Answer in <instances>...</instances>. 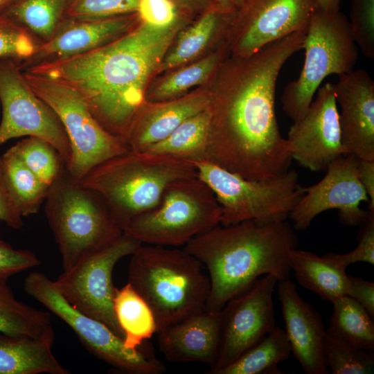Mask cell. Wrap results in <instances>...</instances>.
<instances>
[{
	"label": "cell",
	"instance_id": "6da1fadb",
	"mask_svg": "<svg viewBox=\"0 0 374 374\" xmlns=\"http://www.w3.org/2000/svg\"><path fill=\"white\" fill-rule=\"evenodd\" d=\"M306 28L272 42L244 57L222 93H212L206 160L251 180L280 176L292 160L280 132L275 93L285 62L302 49Z\"/></svg>",
	"mask_w": 374,
	"mask_h": 374
},
{
	"label": "cell",
	"instance_id": "7dc6e473",
	"mask_svg": "<svg viewBox=\"0 0 374 374\" xmlns=\"http://www.w3.org/2000/svg\"><path fill=\"white\" fill-rule=\"evenodd\" d=\"M17 0H0V13L8 8Z\"/></svg>",
	"mask_w": 374,
	"mask_h": 374
},
{
	"label": "cell",
	"instance_id": "3957f363",
	"mask_svg": "<svg viewBox=\"0 0 374 374\" xmlns=\"http://www.w3.org/2000/svg\"><path fill=\"white\" fill-rule=\"evenodd\" d=\"M298 238L287 220H247L219 224L195 236L184 249L207 269L210 294L206 309L219 312L226 303L262 275L290 278V252Z\"/></svg>",
	"mask_w": 374,
	"mask_h": 374
},
{
	"label": "cell",
	"instance_id": "b9f144b4",
	"mask_svg": "<svg viewBox=\"0 0 374 374\" xmlns=\"http://www.w3.org/2000/svg\"><path fill=\"white\" fill-rule=\"evenodd\" d=\"M23 216L12 197L5 181L1 157H0V220L13 229L23 226Z\"/></svg>",
	"mask_w": 374,
	"mask_h": 374
},
{
	"label": "cell",
	"instance_id": "4fadbf2b",
	"mask_svg": "<svg viewBox=\"0 0 374 374\" xmlns=\"http://www.w3.org/2000/svg\"><path fill=\"white\" fill-rule=\"evenodd\" d=\"M0 145L21 136H37L53 145L64 164L71 146L59 118L33 91L26 81L19 60L0 58Z\"/></svg>",
	"mask_w": 374,
	"mask_h": 374
},
{
	"label": "cell",
	"instance_id": "ee69618b",
	"mask_svg": "<svg viewBox=\"0 0 374 374\" xmlns=\"http://www.w3.org/2000/svg\"><path fill=\"white\" fill-rule=\"evenodd\" d=\"M357 176L369 198L368 210L374 212V161L358 159Z\"/></svg>",
	"mask_w": 374,
	"mask_h": 374
},
{
	"label": "cell",
	"instance_id": "e575fe53",
	"mask_svg": "<svg viewBox=\"0 0 374 374\" xmlns=\"http://www.w3.org/2000/svg\"><path fill=\"white\" fill-rule=\"evenodd\" d=\"M324 353L332 374H369L374 371V353L357 349L326 334Z\"/></svg>",
	"mask_w": 374,
	"mask_h": 374
},
{
	"label": "cell",
	"instance_id": "836d02e7",
	"mask_svg": "<svg viewBox=\"0 0 374 374\" xmlns=\"http://www.w3.org/2000/svg\"><path fill=\"white\" fill-rule=\"evenodd\" d=\"M11 148L21 161L48 186L65 165L55 148L37 136H26Z\"/></svg>",
	"mask_w": 374,
	"mask_h": 374
},
{
	"label": "cell",
	"instance_id": "f546056e",
	"mask_svg": "<svg viewBox=\"0 0 374 374\" xmlns=\"http://www.w3.org/2000/svg\"><path fill=\"white\" fill-rule=\"evenodd\" d=\"M211 105L181 123L168 136L145 151L184 158L206 159L207 138L211 121Z\"/></svg>",
	"mask_w": 374,
	"mask_h": 374
},
{
	"label": "cell",
	"instance_id": "30bf717a",
	"mask_svg": "<svg viewBox=\"0 0 374 374\" xmlns=\"http://www.w3.org/2000/svg\"><path fill=\"white\" fill-rule=\"evenodd\" d=\"M23 72L33 91L53 110L64 127L71 150L65 167L73 179L80 181L98 165L130 150L122 138L102 127L75 89L48 78Z\"/></svg>",
	"mask_w": 374,
	"mask_h": 374
},
{
	"label": "cell",
	"instance_id": "cb8c5ba5",
	"mask_svg": "<svg viewBox=\"0 0 374 374\" xmlns=\"http://www.w3.org/2000/svg\"><path fill=\"white\" fill-rule=\"evenodd\" d=\"M290 265L299 283L323 300L332 303L348 296L346 268L326 254L321 257L296 248L290 252Z\"/></svg>",
	"mask_w": 374,
	"mask_h": 374
},
{
	"label": "cell",
	"instance_id": "ba28073f",
	"mask_svg": "<svg viewBox=\"0 0 374 374\" xmlns=\"http://www.w3.org/2000/svg\"><path fill=\"white\" fill-rule=\"evenodd\" d=\"M221 207L198 176L170 184L155 206L132 219L123 233L142 244L179 247L220 223Z\"/></svg>",
	"mask_w": 374,
	"mask_h": 374
},
{
	"label": "cell",
	"instance_id": "9c48e42d",
	"mask_svg": "<svg viewBox=\"0 0 374 374\" xmlns=\"http://www.w3.org/2000/svg\"><path fill=\"white\" fill-rule=\"evenodd\" d=\"M192 162L221 207V225L287 220L305 193L293 169L274 178L251 180L208 160Z\"/></svg>",
	"mask_w": 374,
	"mask_h": 374
},
{
	"label": "cell",
	"instance_id": "f6af8a7d",
	"mask_svg": "<svg viewBox=\"0 0 374 374\" xmlns=\"http://www.w3.org/2000/svg\"><path fill=\"white\" fill-rule=\"evenodd\" d=\"M182 6L191 10H208L225 3L222 0H172Z\"/></svg>",
	"mask_w": 374,
	"mask_h": 374
},
{
	"label": "cell",
	"instance_id": "60d3db41",
	"mask_svg": "<svg viewBox=\"0 0 374 374\" xmlns=\"http://www.w3.org/2000/svg\"><path fill=\"white\" fill-rule=\"evenodd\" d=\"M141 21L159 28L176 24L177 10L172 0H139L137 10Z\"/></svg>",
	"mask_w": 374,
	"mask_h": 374
},
{
	"label": "cell",
	"instance_id": "8992f818",
	"mask_svg": "<svg viewBox=\"0 0 374 374\" xmlns=\"http://www.w3.org/2000/svg\"><path fill=\"white\" fill-rule=\"evenodd\" d=\"M44 203L63 271L123 233L101 196L71 177L65 165L49 186Z\"/></svg>",
	"mask_w": 374,
	"mask_h": 374
},
{
	"label": "cell",
	"instance_id": "4316f807",
	"mask_svg": "<svg viewBox=\"0 0 374 374\" xmlns=\"http://www.w3.org/2000/svg\"><path fill=\"white\" fill-rule=\"evenodd\" d=\"M326 333L352 347L374 353V321L367 310L349 296L332 303Z\"/></svg>",
	"mask_w": 374,
	"mask_h": 374
},
{
	"label": "cell",
	"instance_id": "8d00e7d4",
	"mask_svg": "<svg viewBox=\"0 0 374 374\" xmlns=\"http://www.w3.org/2000/svg\"><path fill=\"white\" fill-rule=\"evenodd\" d=\"M39 44L24 28L0 13V58L28 59Z\"/></svg>",
	"mask_w": 374,
	"mask_h": 374
},
{
	"label": "cell",
	"instance_id": "ac0fdd59",
	"mask_svg": "<svg viewBox=\"0 0 374 374\" xmlns=\"http://www.w3.org/2000/svg\"><path fill=\"white\" fill-rule=\"evenodd\" d=\"M334 84L346 154L374 161V81L364 69L338 76Z\"/></svg>",
	"mask_w": 374,
	"mask_h": 374
},
{
	"label": "cell",
	"instance_id": "7402d4cb",
	"mask_svg": "<svg viewBox=\"0 0 374 374\" xmlns=\"http://www.w3.org/2000/svg\"><path fill=\"white\" fill-rule=\"evenodd\" d=\"M212 98L211 93L201 92L154 103L148 107L144 103L123 139L130 150L145 151L165 139L185 120L208 108Z\"/></svg>",
	"mask_w": 374,
	"mask_h": 374
},
{
	"label": "cell",
	"instance_id": "4dcf8cb0",
	"mask_svg": "<svg viewBox=\"0 0 374 374\" xmlns=\"http://www.w3.org/2000/svg\"><path fill=\"white\" fill-rule=\"evenodd\" d=\"M67 2L68 0H17L1 14L42 43L52 37L64 20Z\"/></svg>",
	"mask_w": 374,
	"mask_h": 374
},
{
	"label": "cell",
	"instance_id": "603a6c76",
	"mask_svg": "<svg viewBox=\"0 0 374 374\" xmlns=\"http://www.w3.org/2000/svg\"><path fill=\"white\" fill-rule=\"evenodd\" d=\"M53 344L0 332V374H69L52 351Z\"/></svg>",
	"mask_w": 374,
	"mask_h": 374
},
{
	"label": "cell",
	"instance_id": "c3c4849f",
	"mask_svg": "<svg viewBox=\"0 0 374 374\" xmlns=\"http://www.w3.org/2000/svg\"><path fill=\"white\" fill-rule=\"evenodd\" d=\"M222 1L231 4L236 8L240 7L244 2V0H222Z\"/></svg>",
	"mask_w": 374,
	"mask_h": 374
},
{
	"label": "cell",
	"instance_id": "7a4b0ae2",
	"mask_svg": "<svg viewBox=\"0 0 374 374\" xmlns=\"http://www.w3.org/2000/svg\"><path fill=\"white\" fill-rule=\"evenodd\" d=\"M178 28L177 22L159 28L141 21L122 36L93 51L24 71L75 89L102 127L123 139L145 103L147 83L159 69Z\"/></svg>",
	"mask_w": 374,
	"mask_h": 374
},
{
	"label": "cell",
	"instance_id": "9a60e30c",
	"mask_svg": "<svg viewBox=\"0 0 374 374\" xmlns=\"http://www.w3.org/2000/svg\"><path fill=\"white\" fill-rule=\"evenodd\" d=\"M358 159L346 154L334 160L320 181L305 187L289 216L294 230L306 229L318 215L332 209L338 211L339 221L347 226H360L366 220L370 211L362 209L360 204L369 203V198L357 176Z\"/></svg>",
	"mask_w": 374,
	"mask_h": 374
},
{
	"label": "cell",
	"instance_id": "44dd1931",
	"mask_svg": "<svg viewBox=\"0 0 374 374\" xmlns=\"http://www.w3.org/2000/svg\"><path fill=\"white\" fill-rule=\"evenodd\" d=\"M220 312L206 308L157 332L160 351L170 362H202L212 368L220 342Z\"/></svg>",
	"mask_w": 374,
	"mask_h": 374
},
{
	"label": "cell",
	"instance_id": "d590c367",
	"mask_svg": "<svg viewBox=\"0 0 374 374\" xmlns=\"http://www.w3.org/2000/svg\"><path fill=\"white\" fill-rule=\"evenodd\" d=\"M139 0H68L64 19L96 20L136 12Z\"/></svg>",
	"mask_w": 374,
	"mask_h": 374
},
{
	"label": "cell",
	"instance_id": "277c9868",
	"mask_svg": "<svg viewBox=\"0 0 374 374\" xmlns=\"http://www.w3.org/2000/svg\"><path fill=\"white\" fill-rule=\"evenodd\" d=\"M131 256L128 283L150 308L157 331L205 309L208 276L184 249L143 244Z\"/></svg>",
	"mask_w": 374,
	"mask_h": 374
},
{
	"label": "cell",
	"instance_id": "52a82bcc",
	"mask_svg": "<svg viewBox=\"0 0 374 374\" xmlns=\"http://www.w3.org/2000/svg\"><path fill=\"white\" fill-rule=\"evenodd\" d=\"M302 49L305 58L301 73L287 84L281 96L282 108L293 121L305 114L326 78L352 71L358 59L349 21L340 10L315 8Z\"/></svg>",
	"mask_w": 374,
	"mask_h": 374
},
{
	"label": "cell",
	"instance_id": "7c38bea8",
	"mask_svg": "<svg viewBox=\"0 0 374 374\" xmlns=\"http://www.w3.org/2000/svg\"><path fill=\"white\" fill-rule=\"evenodd\" d=\"M143 244L123 233L105 247L83 258L63 272L54 283L65 299L76 309L107 326L123 339L114 310L116 287L112 273L116 264L134 253Z\"/></svg>",
	"mask_w": 374,
	"mask_h": 374
},
{
	"label": "cell",
	"instance_id": "74e56055",
	"mask_svg": "<svg viewBox=\"0 0 374 374\" xmlns=\"http://www.w3.org/2000/svg\"><path fill=\"white\" fill-rule=\"evenodd\" d=\"M350 26L362 54L374 59V0H351Z\"/></svg>",
	"mask_w": 374,
	"mask_h": 374
},
{
	"label": "cell",
	"instance_id": "83f0119b",
	"mask_svg": "<svg viewBox=\"0 0 374 374\" xmlns=\"http://www.w3.org/2000/svg\"><path fill=\"white\" fill-rule=\"evenodd\" d=\"M114 310L124 337L125 346L138 349L157 332L152 311L130 283L118 289L114 296Z\"/></svg>",
	"mask_w": 374,
	"mask_h": 374
},
{
	"label": "cell",
	"instance_id": "ffe728a7",
	"mask_svg": "<svg viewBox=\"0 0 374 374\" xmlns=\"http://www.w3.org/2000/svg\"><path fill=\"white\" fill-rule=\"evenodd\" d=\"M132 17L81 20L64 19L48 41L39 43L34 54L19 60L21 69L80 55L104 46L133 28Z\"/></svg>",
	"mask_w": 374,
	"mask_h": 374
},
{
	"label": "cell",
	"instance_id": "bcb514c9",
	"mask_svg": "<svg viewBox=\"0 0 374 374\" xmlns=\"http://www.w3.org/2000/svg\"><path fill=\"white\" fill-rule=\"evenodd\" d=\"M319 8L326 11L340 10V0H315Z\"/></svg>",
	"mask_w": 374,
	"mask_h": 374
},
{
	"label": "cell",
	"instance_id": "f35d334b",
	"mask_svg": "<svg viewBox=\"0 0 374 374\" xmlns=\"http://www.w3.org/2000/svg\"><path fill=\"white\" fill-rule=\"evenodd\" d=\"M358 244L350 252L344 254L328 252L326 254L339 262L346 268L350 264L365 262L374 265V212L370 213L360 225Z\"/></svg>",
	"mask_w": 374,
	"mask_h": 374
},
{
	"label": "cell",
	"instance_id": "484cf974",
	"mask_svg": "<svg viewBox=\"0 0 374 374\" xmlns=\"http://www.w3.org/2000/svg\"><path fill=\"white\" fill-rule=\"evenodd\" d=\"M235 8L223 3L206 11L197 21L180 33L175 44L165 55L159 69L166 71L196 57L221 31L226 20L225 16Z\"/></svg>",
	"mask_w": 374,
	"mask_h": 374
},
{
	"label": "cell",
	"instance_id": "d6986e66",
	"mask_svg": "<svg viewBox=\"0 0 374 374\" xmlns=\"http://www.w3.org/2000/svg\"><path fill=\"white\" fill-rule=\"evenodd\" d=\"M278 282V299L291 353L305 373L328 374L324 353L326 331L321 315L301 298L290 278Z\"/></svg>",
	"mask_w": 374,
	"mask_h": 374
},
{
	"label": "cell",
	"instance_id": "8fae6325",
	"mask_svg": "<svg viewBox=\"0 0 374 374\" xmlns=\"http://www.w3.org/2000/svg\"><path fill=\"white\" fill-rule=\"evenodd\" d=\"M24 291L66 323L91 354L129 374H161L164 364L141 351L127 348L123 339L103 322L80 312L61 294L54 280L42 272L24 280Z\"/></svg>",
	"mask_w": 374,
	"mask_h": 374
},
{
	"label": "cell",
	"instance_id": "1f68e13d",
	"mask_svg": "<svg viewBox=\"0 0 374 374\" xmlns=\"http://www.w3.org/2000/svg\"><path fill=\"white\" fill-rule=\"evenodd\" d=\"M7 187L23 217L37 213L49 186L42 182L19 158L12 148L2 156Z\"/></svg>",
	"mask_w": 374,
	"mask_h": 374
},
{
	"label": "cell",
	"instance_id": "ab89813d",
	"mask_svg": "<svg viewBox=\"0 0 374 374\" xmlns=\"http://www.w3.org/2000/svg\"><path fill=\"white\" fill-rule=\"evenodd\" d=\"M39 259L31 251L15 249L0 238V279L8 280L11 276L37 267Z\"/></svg>",
	"mask_w": 374,
	"mask_h": 374
},
{
	"label": "cell",
	"instance_id": "5b68a950",
	"mask_svg": "<svg viewBox=\"0 0 374 374\" xmlns=\"http://www.w3.org/2000/svg\"><path fill=\"white\" fill-rule=\"evenodd\" d=\"M197 176L192 161L129 150L98 165L80 182L101 196L123 231L132 219L157 205L170 184Z\"/></svg>",
	"mask_w": 374,
	"mask_h": 374
},
{
	"label": "cell",
	"instance_id": "f1b7e54d",
	"mask_svg": "<svg viewBox=\"0 0 374 374\" xmlns=\"http://www.w3.org/2000/svg\"><path fill=\"white\" fill-rule=\"evenodd\" d=\"M291 355L285 331L274 328L258 343L215 374H282L278 365Z\"/></svg>",
	"mask_w": 374,
	"mask_h": 374
},
{
	"label": "cell",
	"instance_id": "2e32d148",
	"mask_svg": "<svg viewBox=\"0 0 374 374\" xmlns=\"http://www.w3.org/2000/svg\"><path fill=\"white\" fill-rule=\"evenodd\" d=\"M286 140L292 159L313 172L326 170L332 161L346 155L333 83L319 87L305 114L290 127Z\"/></svg>",
	"mask_w": 374,
	"mask_h": 374
},
{
	"label": "cell",
	"instance_id": "d4e9b609",
	"mask_svg": "<svg viewBox=\"0 0 374 374\" xmlns=\"http://www.w3.org/2000/svg\"><path fill=\"white\" fill-rule=\"evenodd\" d=\"M7 280L0 279V332L28 335L54 343L50 313L18 300Z\"/></svg>",
	"mask_w": 374,
	"mask_h": 374
},
{
	"label": "cell",
	"instance_id": "5bb4252c",
	"mask_svg": "<svg viewBox=\"0 0 374 374\" xmlns=\"http://www.w3.org/2000/svg\"><path fill=\"white\" fill-rule=\"evenodd\" d=\"M277 278H258L247 290L228 301L220 311V342L215 374L266 336L276 326L273 295Z\"/></svg>",
	"mask_w": 374,
	"mask_h": 374
},
{
	"label": "cell",
	"instance_id": "e0dca14e",
	"mask_svg": "<svg viewBox=\"0 0 374 374\" xmlns=\"http://www.w3.org/2000/svg\"><path fill=\"white\" fill-rule=\"evenodd\" d=\"M315 0H244L235 9L232 51L248 57L264 46L306 28Z\"/></svg>",
	"mask_w": 374,
	"mask_h": 374
},
{
	"label": "cell",
	"instance_id": "7bdbcfd3",
	"mask_svg": "<svg viewBox=\"0 0 374 374\" xmlns=\"http://www.w3.org/2000/svg\"><path fill=\"white\" fill-rule=\"evenodd\" d=\"M348 296L361 304L374 318V283L348 275Z\"/></svg>",
	"mask_w": 374,
	"mask_h": 374
},
{
	"label": "cell",
	"instance_id": "d6a6232c",
	"mask_svg": "<svg viewBox=\"0 0 374 374\" xmlns=\"http://www.w3.org/2000/svg\"><path fill=\"white\" fill-rule=\"evenodd\" d=\"M222 53H214L175 71L163 80L149 96L153 103L175 99L190 88L206 81L217 68Z\"/></svg>",
	"mask_w": 374,
	"mask_h": 374
}]
</instances>
